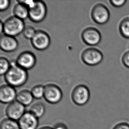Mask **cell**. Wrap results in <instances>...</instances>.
<instances>
[{
    "mask_svg": "<svg viewBox=\"0 0 129 129\" xmlns=\"http://www.w3.org/2000/svg\"><path fill=\"white\" fill-rule=\"evenodd\" d=\"M10 63V68L5 75V80L8 84L13 87L23 86L27 80V72L18 66L16 61L12 62Z\"/></svg>",
    "mask_w": 129,
    "mask_h": 129,
    "instance_id": "obj_1",
    "label": "cell"
},
{
    "mask_svg": "<svg viewBox=\"0 0 129 129\" xmlns=\"http://www.w3.org/2000/svg\"><path fill=\"white\" fill-rule=\"evenodd\" d=\"M25 26L23 20L15 16H11L3 23V33L15 37L23 33Z\"/></svg>",
    "mask_w": 129,
    "mask_h": 129,
    "instance_id": "obj_2",
    "label": "cell"
},
{
    "mask_svg": "<svg viewBox=\"0 0 129 129\" xmlns=\"http://www.w3.org/2000/svg\"><path fill=\"white\" fill-rule=\"evenodd\" d=\"M103 58L102 52L95 48L85 49L81 54V59L83 63L90 66L99 64L103 61Z\"/></svg>",
    "mask_w": 129,
    "mask_h": 129,
    "instance_id": "obj_3",
    "label": "cell"
},
{
    "mask_svg": "<svg viewBox=\"0 0 129 129\" xmlns=\"http://www.w3.org/2000/svg\"><path fill=\"white\" fill-rule=\"evenodd\" d=\"M91 15L93 21L99 25L105 24L110 19V11L102 4H97L94 5L91 11Z\"/></svg>",
    "mask_w": 129,
    "mask_h": 129,
    "instance_id": "obj_4",
    "label": "cell"
},
{
    "mask_svg": "<svg viewBox=\"0 0 129 129\" xmlns=\"http://www.w3.org/2000/svg\"><path fill=\"white\" fill-rule=\"evenodd\" d=\"M47 13L45 3L42 1H37L33 7L29 9V18L33 22L40 23L45 19Z\"/></svg>",
    "mask_w": 129,
    "mask_h": 129,
    "instance_id": "obj_5",
    "label": "cell"
},
{
    "mask_svg": "<svg viewBox=\"0 0 129 129\" xmlns=\"http://www.w3.org/2000/svg\"><path fill=\"white\" fill-rule=\"evenodd\" d=\"M90 98L89 88L84 85H79L73 89L72 93V99L75 104L82 106L88 102Z\"/></svg>",
    "mask_w": 129,
    "mask_h": 129,
    "instance_id": "obj_6",
    "label": "cell"
},
{
    "mask_svg": "<svg viewBox=\"0 0 129 129\" xmlns=\"http://www.w3.org/2000/svg\"><path fill=\"white\" fill-rule=\"evenodd\" d=\"M63 97V93L58 86L54 84H48L44 86V98L47 102L56 104L59 102Z\"/></svg>",
    "mask_w": 129,
    "mask_h": 129,
    "instance_id": "obj_7",
    "label": "cell"
},
{
    "mask_svg": "<svg viewBox=\"0 0 129 129\" xmlns=\"http://www.w3.org/2000/svg\"><path fill=\"white\" fill-rule=\"evenodd\" d=\"M31 42L32 45L37 50H45L50 45V38L47 32L42 30H38L31 39Z\"/></svg>",
    "mask_w": 129,
    "mask_h": 129,
    "instance_id": "obj_8",
    "label": "cell"
},
{
    "mask_svg": "<svg viewBox=\"0 0 129 129\" xmlns=\"http://www.w3.org/2000/svg\"><path fill=\"white\" fill-rule=\"evenodd\" d=\"M81 37L83 42L89 46H96L101 42V35L99 30L93 27L85 29L82 33Z\"/></svg>",
    "mask_w": 129,
    "mask_h": 129,
    "instance_id": "obj_9",
    "label": "cell"
},
{
    "mask_svg": "<svg viewBox=\"0 0 129 129\" xmlns=\"http://www.w3.org/2000/svg\"><path fill=\"white\" fill-rule=\"evenodd\" d=\"M17 64L25 70H30L35 66L36 58L35 54L30 51L21 52L16 60Z\"/></svg>",
    "mask_w": 129,
    "mask_h": 129,
    "instance_id": "obj_10",
    "label": "cell"
},
{
    "mask_svg": "<svg viewBox=\"0 0 129 129\" xmlns=\"http://www.w3.org/2000/svg\"><path fill=\"white\" fill-rule=\"evenodd\" d=\"M24 106L16 101L9 104L7 107L5 113L9 119L19 120L25 113Z\"/></svg>",
    "mask_w": 129,
    "mask_h": 129,
    "instance_id": "obj_11",
    "label": "cell"
},
{
    "mask_svg": "<svg viewBox=\"0 0 129 129\" xmlns=\"http://www.w3.org/2000/svg\"><path fill=\"white\" fill-rule=\"evenodd\" d=\"M18 122L20 129H36L39 125L38 119L30 112H25Z\"/></svg>",
    "mask_w": 129,
    "mask_h": 129,
    "instance_id": "obj_12",
    "label": "cell"
},
{
    "mask_svg": "<svg viewBox=\"0 0 129 129\" xmlns=\"http://www.w3.org/2000/svg\"><path fill=\"white\" fill-rule=\"evenodd\" d=\"M17 93L15 88L9 84L4 85L0 88V101L4 104H10L16 99Z\"/></svg>",
    "mask_w": 129,
    "mask_h": 129,
    "instance_id": "obj_13",
    "label": "cell"
},
{
    "mask_svg": "<svg viewBox=\"0 0 129 129\" xmlns=\"http://www.w3.org/2000/svg\"><path fill=\"white\" fill-rule=\"evenodd\" d=\"M18 47V42L14 37L3 34L0 37V47L6 52H12Z\"/></svg>",
    "mask_w": 129,
    "mask_h": 129,
    "instance_id": "obj_14",
    "label": "cell"
},
{
    "mask_svg": "<svg viewBox=\"0 0 129 129\" xmlns=\"http://www.w3.org/2000/svg\"><path fill=\"white\" fill-rule=\"evenodd\" d=\"M33 96L30 91L23 89L18 93L16 98V101L19 102L24 106H28L33 101Z\"/></svg>",
    "mask_w": 129,
    "mask_h": 129,
    "instance_id": "obj_15",
    "label": "cell"
},
{
    "mask_svg": "<svg viewBox=\"0 0 129 129\" xmlns=\"http://www.w3.org/2000/svg\"><path fill=\"white\" fill-rule=\"evenodd\" d=\"M13 12L14 16L22 20L29 17V9L23 4L18 2L15 5Z\"/></svg>",
    "mask_w": 129,
    "mask_h": 129,
    "instance_id": "obj_16",
    "label": "cell"
},
{
    "mask_svg": "<svg viewBox=\"0 0 129 129\" xmlns=\"http://www.w3.org/2000/svg\"><path fill=\"white\" fill-rule=\"evenodd\" d=\"M45 111V107L43 104L38 102L32 105L30 107L29 112L39 119L43 116Z\"/></svg>",
    "mask_w": 129,
    "mask_h": 129,
    "instance_id": "obj_17",
    "label": "cell"
},
{
    "mask_svg": "<svg viewBox=\"0 0 129 129\" xmlns=\"http://www.w3.org/2000/svg\"><path fill=\"white\" fill-rule=\"evenodd\" d=\"M121 35L126 39H129V17L122 19L119 26Z\"/></svg>",
    "mask_w": 129,
    "mask_h": 129,
    "instance_id": "obj_18",
    "label": "cell"
},
{
    "mask_svg": "<svg viewBox=\"0 0 129 129\" xmlns=\"http://www.w3.org/2000/svg\"><path fill=\"white\" fill-rule=\"evenodd\" d=\"M1 129H20L16 121L7 118L4 119L1 123Z\"/></svg>",
    "mask_w": 129,
    "mask_h": 129,
    "instance_id": "obj_19",
    "label": "cell"
},
{
    "mask_svg": "<svg viewBox=\"0 0 129 129\" xmlns=\"http://www.w3.org/2000/svg\"><path fill=\"white\" fill-rule=\"evenodd\" d=\"M30 92L34 98L40 99L44 98V86L42 85H37L32 89Z\"/></svg>",
    "mask_w": 129,
    "mask_h": 129,
    "instance_id": "obj_20",
    "label": "cell"
},
{
    "mask_svg": "<svg viewBox=\"0 0 129 129\" xmlns=\"http://www.w3.org/2000/svg\"><path fill=\"white\" fill-rule=\"evenodd\" d=\"M0 74L1 75H5L10 68L11 63L8 59L6 58H0Z\"/></svg>",
    "mask_w": 129,
    "mask_h": 129,
    "instance_id": "obj_21",
    "label": "cell"
},
{
    "mask_svg": "<svg viewBox=\"0 0 129 129\" xmlns=\"http://www.w3.org/2000/svg\"><path fill=\"white\" fill-rule=\"evenodd\" d=\"M36 32V30L34 27L31 26H25L23 30V35L26 39H31L35 35Z\"/></svg>",
    "mask_w": 129,
    "mask_h": 129,
    "instance_id": "obj_22",
    "label": "cell"
},
{
    "mask_svg": "<svg viewBox=\"0 0 129 129\" xmlns=\"http://www.w3.org/2000/svg\"><path fill=\"white\" fill-rule=\"evenodd\" d=\"M126 0H110L111 4L115 8H121L123 6L126 2Z\"/></svg>",
    "mask_w": 129,
    "mask_h": 129,
    "instance_id": "obj_23",
    "label": "cell"
},
{
    "mask_svg": "<svg viewBox=\"0 0 129 129\" xmlns=\"http://www.w3.org/2000/svg\"><path fill=\"white\" fill-rule=\"evenodd\" d=\"M122 62L124 66L129 68V51L125 52L122 55Z\"/></svg>",
    "mask_w": 129,
    "mask_h": 129,
    "instance_id": "obj_24",
    "label": "cell"
},
{
    "mask_svg": "<svg viewBox=\"0 0 129 129\" xmlns=\"http://www.w3.org/2000/svg\"><path fill=\"white\" fill-rule=\"evenodd\" d=\"M10 5L9 0H1L0 1V10L4 11L9 8Z\"/></svg>",
    "mask_w": 129,
    "mask_h": 129,
    "instance_id": "obj_25",
    "label": "cell"
},
{
    "mask_svg": "<svg viewBox=\"0 0 129 129\" xmlns=\"http://www.w3.org/2000/svg\"><path fill=\"white\" fill-rule=\"evenodd\" d=\"M112 129H129V124L127 122H120L115 125Z\"/></svg>",
    "mask_w": 129,
    "mask_h": 129,
    "instance_id": "obj_26",
    "label": "cell"
},
{
    "mask_svg": "<svg viewBox=\"0 0 129 129\" xmlns=\"http://www.w3.org/2000/svg\"><path fill=\"white\" fill-rule=\"evenodd\" d=\"M35 1H18L19 3L23 4L24 5L26 6L29 9L33 7L35 4Z\"/></svg>",
    "mask_w": 129,
    "mask_h": 129,
    "instance_id": "obj_27",
    "label": "cell"
},
{
    "mask_svg": "<svg viewBox=\"0 0 129 129\" xmlns=\"http://www.w3.org/2000/svg\"><path fill=\"white\" fill-rule=\"evenodd\" d=\"M53 129H68V127L63 123H58L56 124Z\"/></svg>",
    "mask_w": 129,
    "mask_h": 129,
    "instance_id": "obj_28",
    "label": "cell"
},
{
    "mask_svg": "<svg viewBox=\"0 0 129 129\" xmlns=\"http://www.w3.org/2000/svg\"><path fill=\"white\" fill-rule=\"evenodd\" d=\"M0 32L1 34L3 32V23L2 21H0Z\"/></svg>",
    "mask_w": 129,
    "mask_h": 129,
    "instance_id": "obj_29",
    "label": "cell"
},
{
    "mask_svg": "<svg viewBox=\"0 0 129 129\" xmlns=\"http://www.w3.org/2000/svg\"><path fill=\"white\" fill-rule=\"evenodd\" d=\"M39 129H53V128L51 127H49V126H43V127L40 128Z\"/></svg>",
    "mask_w": 129,
    "mask_h": 129,
    "instance_id": "obj_30",
    "label": "cell"
}]
</instances>
